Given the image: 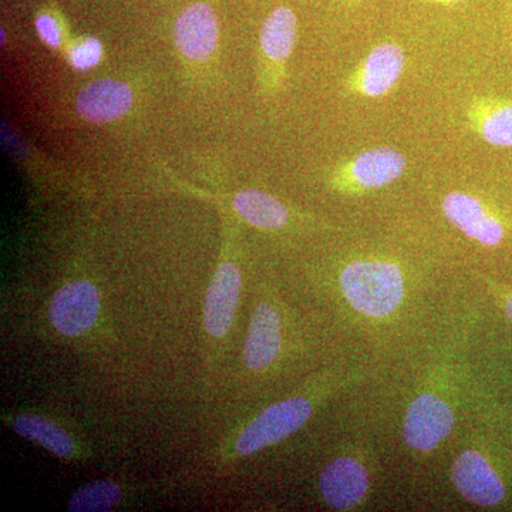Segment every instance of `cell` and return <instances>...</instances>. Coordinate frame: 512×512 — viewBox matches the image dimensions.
<instances>
[{"label":"cell","instance_id":"7a4b0ae2","mask_svg":"<svg viewBox=\"0 0 512 512\" xmlns=\"http://www.w3.org/2000/svg\"><path fill=\"white\" fill-rule=\"evenodd\" d=\"M406 170L407 158L396 148H369L340 164L332 183L343 194H366L396 183Z\"/></svg>","mask_w":512,"mask_h":512},{"label":"cell","instance_id":"9a60e30c","mask_svg":"<svg viewBox=\"0 0 512 512\" xmlns=\"http://www.w3.org/2000/svg\"><path fill=\"white\" fill-rule=\"evenodd\" d=\"M234 208L248 224L256 228L278 229L285 227L289 220L288 210L281 201L258 190L238 192L234 198Z\"/></svg>","mask_w":512,"mask_h":512},{"label":"cell","instance_id":"d6986e66","mask_svg":"<svg viewBox=\"0 0 512 512\" xmlns=\"http://www.w3.org/2000/svg\"><path fill=\"white\" fill-rule=\"evenodd\" d=\"M101 55H103V49H101L99 40L87 39L79 46L74 47L70 53V62L76 69H90L100 62Z\"/></svg>","mask_w":512,"mask_h":512},{"label":"cell","instance_id":"277c9868","mask_svg":"<svg viewBox=\"0 0 512 512\" xmlns=\"http://www.w3.org/2000/svg\"><path fill=\"white\" fill-rule=\"evenodd\" d=\"M444 217L471 241L483 247H498L507 234L503 218L485 202L467 192L453 191L441 202Z\"/></svg>","mask_w":512,"mask_h":512},{"label":"cell","instance_id":"30bf717a","mask_svg":"<svg viewBox=\"0 0 512 512\" xmlns=\"http://www.w3.org/2000/svg\"><path fill=\"white\" fill-rule=\"evenodd\" d=\"M242 276L237 265L225 262L218 266L204 303L205 329L214 338L227 335L237 313Z\"/></svg>","mask_w":512,"mask_h":512},{"label":"cell","instance_id":"44dd1931","mask_svg":"<svg viewBox=\"0 0 512 512\" xmlns=\"http://www.w3.org/2000/svg\"><path fill=\"white\" fill-rule=\"evenodd\" d=\"M503 306L508 319L512 322V292L505 293L503 296Z\"/></svg>","mask_w":512,"mask_h":512},{"label":"cell","instance_id":"5b68a950","mask_svg":"<svg viewBox=\"0 0 512 512\" xmlns=\"http://www.w3.org/2000/svg\"><path fill=\"white\" fill-rule=\"evenodd\" d=\"M456 419L446 400L423 393L410 404L404 419V441L412 450L429 453L450 436Z\"/></svg>","mask_w":512,"mask_h":512},{"label":"cell","instance_id":"ba28073f","mask_svg":"<svg viewBox=\"0 0 512 512\" xmlns=\"http://www.w3.org/2000/svg\"><path fill=\"white\" fill-rule=\"evenodd\" d=\"M451 480L458 493L478 507H497L504 501L505 487L490 461L476 450L463 451L451 467Z\"/></svg>","mask_w":512,"mask_h":512},{"label":"cell","instance_id":"ffe728a7","mask_svg":"<svg viewBox=\"0 0 512 512\" xmlns=\"http://www.w3.org/2000/svg\"><path fill=\"white\" fill-rule=\"evenodd\" d=\"M36 28L40 37L45 40L47 45L52 47L60 46V30L57 28L55 19L47 15L39 16L36 20Z\"/></svg>","mask_w":512,"mask_h":512},{"label":"cell","instance_id":"7402d4cb","mask_svg":"<svg viewBox=\"0 0 512 512\" xmlns=\"http://www.w3.org/2000/svg\"><path fill=\"white\" fill-rule=\"evenodd\" d=\"M430 2L440 3V5H454V3L461 2V0H430Z\"/></svg>","mask_w":512,"mask_h":512},{"label":"cell","instance_id":"ac0fdd59","mask_svg":"<svg viewBox=\"0 0 512 512\" xmlns=\"http://www.w3.org/2000/svg\"><path fill=\"white\" fill-rule=\"evenodd\" d=\"M121 500L119 485L111 481L87 484L74 493L69 503L72 512H101L113 510Z\"/></svg>","mask_w":512,"mask_h":512},{"label":"cell","instance_id":"7c38bea8","mask_svg":"<svg viewBox=\"0 0 512 512\" xmlns=\"http://www.w3.org/2000/svg\"><path fill=\"white\" fill-rule=\"evenodd\" d=\"M282 323L279 313L268 303H259L252 315L244 346L245 365L264 370L281 353Z\"/></svg>","mask_w":512,"mask_h":512},{"label":"cell","instance_id":"8992f818","mask_svg":"<svg viewBox=\"0 0 512 512\" xmlns=\"http://www.w3.org/2000/svg\"><path fill=\"white\" fill-rule=\"evenodd\" d=\"M406 67V55L397 43H380L353 70L348 90L357 96L379 99L392 92Z\"/></svg>","mask_w":512,"mask_h":512},{"label":"cell","instance_id":"8fae6325","mask_svg":"<svg viewBox=\"0 0 512 512\" xmlns=\"http://www.w3.org/2000/svg\"><path fill=\"white\" fill-rule=\"evenodd\" d=\"M175 43L185 57L204 60L218 43V22L214 10L205 3H194L175 22Z\"/></svg>","mask_w":512,"mask_h":512},{"label":"cell","instance_id":"2e32d148","mask_svg":"<svg viewBox=\"0 0 512 512\" xmlns=\"http://www.w3.org/2000/svg\"><path fill=\"white\" fill-rule=\"evenodd\" d=\"M296 42V16L281 6L265 20L261 32L262 52L272 62H285L292 55Z\"/></svg>","mask_w":512,"mask_h":512},{"label":"cell","instance_id":"e0dca14e","mask_svg":"<svg viewBox=\"0 0 512 512\" xmlns=\"http://www.w3.org/2000/svg\"><path fill=\"white\" fill-rule=\"evenodd\" d=\"M13 430L25 439L36 441L57 457L69 458L74 453V443L66 431L43 417L25 414L13 421Z\"/></svg>","mask_w":512,"mask_h":512},{"label":"cell","instance_id":"3957f363","mask_svg":"<svg viewBox=\"0 0 512 512\" xmlns=\"http://www.w3.org/2000/svg\"><path fill=\"white\" fill-rule=\"evenodd\" d=\"M312 412V403L303 397H292L272 404L239 434L237 453L239 456H249L274 446L305 426Z\"/></svg>","mask_w":512,"mask_h":512},{"label":"cell","instance_id":"4fadbf2b","mask_svg":"<svg viewBox=\"0 0 512 512\" xmlns=\"http://www.w3.org/2000/svg\"><path fill=\"white\" fill-rule=\"evenodd\" d=\"M133 92L117 80H99L84 87L76 99V109L84 120L109 123L120 119L133 106Z\"/></svg>","mask_w":512,"mask_h":512},{"label":"cell","instance_id":"6da1fadb","mask_svg":"<svg viewBox=\"0 0 512 512\" xmlns=\"http://www.w3.org/2000/svg\"><path fill=\"white\" fill-rule=\"evenodd\" d=\"M340 291L350 308L369 319L393 315L406 298V276L390 259H353L340 272Z\"/></svg>","mask_w":512,"mask_h":512},{"label":"cell","instance_id":"9c48e42d","mask_svg":"<svg viewBox=\"0 0 512 512\" xmlns=\"http://www.w3.org/2000/svg\"><path fill=\"white\" fill-rule=\"evenodd\" d=\"M369 471L353 457H339L323 468L320 493L329 507L349 511L359 507L369 493Z\"/></svg>","mask_w":512,"mask_h":512},{"label":"cell","instance_id":"52a82bcc","mask_svg":"<svg viewBox=\"0 0 512 512\" xmlns=\"http://www.w3.org/2000/svg\"><path fill=\"white\" fill-rule=\"evenodd\" d=\"M100 312V295L87 281L72 282L59 289L50 303V319L64 336L83 335L93 328Z\"/></svg>","mask_w":512,"mask_h":512},{"label":"cell","instance_id":"5bb4252c","mask_svg":"<svg viewBox=\"0 0 512 512\" xmlns=\"http://www.w3.org/2000/svg\"><path fill=\"white\" fill-rule=\"evenodd\" d=\"M467 119L485 143L512 148V100L478 96L468 104Z\"/></svg>","mask_w":512,"mask_h":512}]
</instances>
